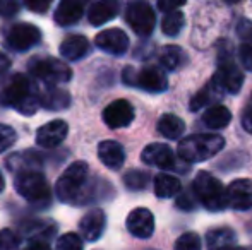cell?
<instances>
[{"label":"cell","instance_id":"1","mask_svg":"<svg viewBox=\"0 0 252 250\" xmlns=\"http://www.w3.org/2000/svg\"><path fill=\"white\" fill-rule=\"evenodd\" d=\"M0 105L17 110L21 115H34L40 108V91L24 74H16L0 91Z\"/></svg>","mask_w":252,"mask_h":250},{"label":"cell","instance_id":"2","mask_svg":"<svg viewBox=\"0 0 252 250\" xmlns=\"http://www.w3.org/2000/svg\"><path fill=\"white\" fill-rule=\"evenodd\" d=\"M225 146V139L218 134H194L179 142L177 153L186 163H199L218 154Z\"/></svg>","mask_w":252,"mask_h":250},{"label":"cell","instance_id":"3","mask_svg":"<svg viewBox=\"0 0 252 250\" xmlns=\"http://www.w3.org/2000/svg\"><path fill=\"white\" fill-rule=\"evenodd\" d=\"M14 187L23 199H26L31 206L45 209L52 204V192L47 178L41 171H26L16 175Z\"/></svg>","mask_w":252,"mask_h":250},{"label":"cell","instance_id":"4","mask_svg":"<svg viewBox=\"0 0 252 250\" xmlns=\"http://www.w3.org/2000/svg\"><path fill=\"white\" fill-rule=\"evenodd\" d=\"M88 175H90V167H88L86 161H74L70 167L65 168V171L57 180V199L62 200V202L76 204L81 190L88 182Z\"/></svg>","mask_w":252,"mask_h":250},{"label":"cell","instance_id":"5","mask_svg":"<svg viewBox=\"0 0 252 250\" xmlns=\"http://www.w3.org/2000/svg\"><path fill=\"white\" fill-rule=\"evenodd\" d=\"M192 192L197 202H201L208 211H223L226 207L225 187L208 171H199L196 175L192 182Z\"/></svg>","mask_w":252,"mask_h":250},{"label":"cell","instance_id":"6","mask_svg":"<svg viewBox=\"0 0 252 250\" xmlns=\"http://www.w3.org/2000/svg\"><path fill=\"white\" fill-rule=\"evenodd\" d=\"M30 72L34 79L47 84V87H57L60 83H69L72 79V70L65 62L53 57H40L30 62Z\"/></svg>","mask_w":252,"mask_h":250},{"label":"cell","instance_id":"7","mask_svg":"<svg viewBox=\"0 0 252 250\" xmlns=\"http://www.w3.org/2000/svg\"><path fill=\"white\" fill-rule=\"evenodd\" d=\"M122 77L126 84L139 87L148 93H163L168 87L166 74L159 67H144L141 70H136L134 67H126Z\"/></svg>","mask_w":252,"mask_h":250},{"label":"cell","instance_id":"8","mask_svg":"<svg viewBox=\"0 0 252 250\" xmlns=\"http://www.w3.org/2000/svg\"><path fill=\"white\" fill-rule=\"evenodd\" d=\"M126 21L137 36H150L155 29L156 16L150 3L146 2H130L126 9Z\"/></svg>","mask_w":252,"mask_h":250},{"label":"cell","instance_id":"9","mask_svg":"<svg viewBox=\"0 0 252 250\" xmlns=\"http://www.w3.org/2000/svg\"><path fill=\"white\" fill-rule=\"evenodd\" d=\"M7 45L16 52H26L30 48L36 47L41 40V31L34 24L17 23L10 26L5 34Z\"/></svg>","mask_w":252,"mask_h":250},{"label":"cell","instance_id":"10","mask_svg":"<svg viewBox=\"0 0 252 250\" xmlns=\"http://www.w3.org/2000/svg\"><path fill=\"white\" fill-rule=\"evenodd\" d=\"M211 83L218 87L221 93H239L244 84V74L239 67L235 65L230 58L220 63L218 70L213 76Z\"/></svg>","mask_w":252,"mask_h":250},{"label":"cell","instance_id":"11","mask_svg":"<svg viewBox=\"0 0 252 250\" xmlns=\"http://www.w3.org/2000/svg\"><path fill=\"white\" fill-rule=\"evenodd\" d=\"M94 45L106 54L120 57L129 50V36L126 34V31L119 29V28H112V29H105L98 33L94 38Z\"/></svg>","mask_w":252,"mask_h":250},{"label":"cell","instance_id":"12","mask_svg":"<svg viewBox=\"0 0 252 250\" xmlns=\"http://www.w3.org/2000/svg\"><path fill=\"white\" fill-rule=\"evenodd\" d=\"M226 207L235 211H249L252 207V182L247 178H240L225 189Z\"/></svg>","mask_w":252,"mask_h":250},{"label":"cell","instance_id":"13","mask_svg":"<svg viewBox=\"0 0 252 250\" xmlns=\"http://www.w3.org/2000/svg\"><path fill=\"white\" fill-rule=\"evenodd\" d=\"M141 160L146 165L151 167H158L161 170H173L177 168V158L173 154L172 147L166 144L153 142L150 146H146L141 154Z\"/></svg>","mask_w":252,"mask_h":250},{"label":"cell","instance_id":"14","mask_svg":"<svg viewBox=\"0 0 252 250\" xmlns=\"http://www.w3.org/2000/svg\"><path fill=\"white\" fill-rule=\"evenodd\" d=\"M134 120V108L127 100H115L103 110V122L110 129H122Z\"/></svg>","mask_w":252,"mask_h":250},{"label":"cell","instance_id":"15","mask_svg":"<svg viewBox=\"0 0 252 250\" xmlns=\"http://www.w3.org/2000/svg\"><path fill=\"white\" fill-rule=\"evenodd\" d=\"M127 230L136 238H150L155 231V216L146 207H137L127 216Z\"/></svg>","mask_w":252,"mask_h":250},{"label":"cell","instance_id":"16","mask_svg":"<svg viewBox=\"0 0 252 250\" xmlns=\"http://www.w3.org/2000/svg\"><path fill=\"white\" fill-rule=\"evenodd\" d=\"M106 228V216L100 207L90 209L79 221V231L81 237L88 242H96L101 238L103 231Z\"/></svg>","mask_w":252,"mask_h":250},{"label":"cell","instance_id":"17","mask_svg":"<svg viewBox=\"0 0 252 250\" xmlns=\"http://www.w3.org/2000/svg\"><path fill=\"white\" fill-rule=\"evenodd\" d=\"M67 132H69V127H67L65 122L52 120L36 130V144L45 147V149H52V147L59 146L60 142H63Z\"/></svg>","mask_w":252,"mask_h":250},{"label":"cell","instance_id":"18","mask_svg":"<svg viewBox=\"0 0 252 250\" xmlns=\"http://www.w3.org/2000/svg\"><path fill=\"white\" fill-rule=\"evenodd\" d=\"M43 163L41 158L33 151H23V153H14L12 156L7 158V168L14 175L26 173V171H40Z\"/></svg>","mask_w":252,"mask_h":250},{"label":"cell","instance_id":"19","mask_svg":"<svg viewBox=\"0 0 252 250\" xmlns=\"http://www.w3.org/2000/svg\"><path fill=\"white\" fill-rule=\"evenodd\" d=\"M98 158L110 170H120L126 161V151L117 140H103L98 144Z\"/></svg>","mask_w":252,"mask_h":250},{"label":"cell","instance_id":"20","mask_svg":"<svg viewBox=\"0 0 252 250\" xmlns=\"http://www.w3.org/2000/svg\"><path fill=\"white\" fill-rule=\"evenodd\" d=\"M90 52V41L83 34H70L60 43V55L65 60L76 62L84 58Z\"/></svg>","mask_w":252,"mask_h":250},{"label":"cell","instance_id":"21","mask_svg":"<svg viewBox=\"0 0 252 250\" xmlns=\"http://www.w3.org/2000/svg\"><path fill=\"white\" fill-rule=\"evenodd\" d=\"M70 94L62 87H45L40 91V107L47 108L48 111H62L69 108Z\"/></svg>","mask_w":252,"mask_h":250},{"label":"cell","instance_id":"22","mask_svg":"<svg viewBox=\"0 0 252 250\" xmlns=\"http://www.w3.org/2000/svg\"><path fill=\"white\" fill-rule=\"evenodd\" d=\"M119 2L115 0H101V2L91 3L90 10H88V21L93 26H103L105 23L112 21L113 17L119 14Z\"/></svg>","mask_w":252,"mask_h":250},{"label":"cell","instance_id":"23","mask_svg":"<svg viewBox=\"0 0 252 250\" xmlns=\"http://www.w3.org/2000/svg\"><path fill=\"white\" fill-rule=\"evenodd\" d=\"M84 14V5L81 2H76V0H63L57 5L55 10V23L59 26H72L77 21L83 17Z\"/></svg>","mask_w":252,"mask_h":250},{"label":"cell","instance_id":"24","mask_svg":"<svg viewBox=\"0 0 252 250\" xmlns=\"http://www.w3.org/2000/svg\"><path fill=\"white\" fill-rule=\"evenodd\" d=\"M208 250H233L237 247V237L232 228H215L206 237Z\"/></svg>","mask_w":252,"mask_h":250},{"label":"cell","instance_id":"25","mask_svg":"<svg viewBox=\"0 0 252 250\" xmlns=\"http://www.w3.org/2000/svg\"><path fill=\"white\" fill-rule=\"evenodd\" d=\"M230 122H232V111L223 105H211L202 115V124L213 130L225 129Z\"/></svg>","mask_w":252,"mask_h":250},{"label":"cell","instance_id":"26","mask_svg":"<svg viewBox=\"0 0 252 250\" xmlns=\"http://www.w3.org/2000/svg\"><path fill=\"white\" fill-rule=\"evenodd\" d=\"M182 184L175 175L159 173L155 177V194L159 199H170L173 195H179Z\"/></svg>","mask_w":252,"mask_h":250},{"label":"cell","instance_id":"27","mask_svg":"<svg viewBox=\"0 0 252 250\" xmlns=\"http://www.w3.org/2000/svg\"><path fill=\"white\" fill-rule=\"evenodd\" d=\"M156 129H158V132L161 134L163 137H166V139H179V137H182L184 130H186V124H184L182 118L177 117V115L165 113L159 117Z\"/></svg>","mask_w":252,"mask_h":250},{"label":"cell","instance_id":"28","mask_svg":"<svg viewBox=\"0 0 252 250\" xmlns=\"http://www.w3.org/2000/svg\"><path fill=\"white\" fill-rule=\"evenodd\" d=\"M159 65L166 70H177L184 63V50L177 45H166L159 50Z\"/></svg>","mask_w":252,"mask_h":250},{"label":"cell","instance_id":"29","mask_svg":"<svg viewBox=\"0 0 252 250\" xmlns=\"http://www.w3.org/2000/svg\"><path fill=\"white\" fill-rule=\"evenodd\" d=\"M221 91L215 86L213 83H209L208 86H204L196 96L190 100V110L192 111H199L206 107H211V103L215 100H218Z\"/></svg>","mask_w":252,"mask_h":250},{"label":"cell","instance_id":"30","mask_svg":"<svg viewBox=\"0 0 252 250\" xmlns=\"http://www.w3.org/2000/svg\"><path fill=\"white\" fill-rule=\"evenodd\" d=\"M184 26H186V17H184L182 10H173V12L165 14V17H163V21H161L163 34H166V36H170V38L180 34Z\"/></svg>","mask_w":252,"mask_h":250},{"label":"cell","instance_id":"31","mask_svg":"<svg viewBox=\"0 0 252 250\" xmlns=\"http://www.w3.org/2000/svg\"><path fill=\"white\" fill-rule=\"evenodd\" d=\"M150 173L143 170H129L124 175V185L129 190H144L150 185Z\"/></svg>","mask_w":252,"mask_h":250},{"label":"cell","instance_id":"32","mask_svg":"<svg viewBox=\"0 0 252 250\" xmlns=\"http://www.w3.org/2000/svg\"><path fill=\"white\" fill-rule=\"evenodd\" d=\"M175 250H202L201 237L194 231L182 233L175 242Z\"/></svg>","mask_w":252,"mask_h":250},{"label":"cell","instance_id":"33","mask_svg":"<svg viewBox=\"0 0 252 250\" xmlns=\"http://www.w3.org/2000/svg\"><path fill=\"white\" fill-rule=\"evenodd\" d=\"M55 250H83V238L77 233H65L57 238Z\"/></svg>","mask_w":252,"mask_h":250},{"label":"cell","instance_id":"34","mask_svg":"<svg viewBox=\"0 0 252 250\" xmlns=\"http://www.w3.org/2000/svg\"><path fill=\"white\" fill-rule=\"evenodd\" d=\"M21 237L16 231L9 230H0V250H19Z\"/></svg>","mask_w":252,"mask_h":250},{"label":"cell","instance_id":"35","mask_svg":"<svg viewBox=\"0 0 252 250\" xmlns=\"http://www.w3.org/2000/svg\"><path fill=\"white\" fill-rule=\"evenodd\" d=\"M17 140V134L12 127L0 124V153L10 149Z\"/></svg>","mask_w":252,"mask_h":250},{"label":"cell","instance_id":"36","mask_svg":"<svg viewBox=\"0 0 252 250\" xmlns=\"http://www.w3.org/2000/svg\"><path fill=\"white\" fill-rule=\"evenodd\" d=\"M196 204H197V199H196V195H194L192 190H190V192L179 194V199H177V206H179V209L192 211L194 207H196Z\"/></svg>","mask_w":252,"mask_h":250},{"label":"cell","instance_id":"37","mask_svg":"<svg viewBox=\"0 0 252 250\" xmlns=\"http://www.w3.org/2000/svg\"><path fill=\"white\" fill-rule=\"evenodd\" d=\"M239 58L244 69L252 72V43H242L239 48Z\"/></svg>","mask_w":252,"mask_h":250},{"label":"cell","instance_id":"38","mask_svg":"<svg viewBox=\"0 0 252 250\" xmlns=\"http://www.w3.org/2000/svg\"><path fill=\"white\" fill-rule=\"evenodd\" d=\"M237 34L242 38L244 43H252V21L242 19L237 26Z\"/></svg>","mask_w":252,"mask_h":250},{"label":"cell","instance_id":"39","mask_svg":"<svg viewBox=\"0 0 252 250\" xmlns=\"http://www.w3.org/2000/svg\"><path fill=\"white\" fill-rule=\"evenodd\" d=\"M17 10H19V3L17 2H9V0L0 2V16L2 17H12Z\"/></svg>","mask_w":252,"mask_h":250},{"label":"cell","instance_id":"40","mask_svg":"<svg viewBox=\"0 0 252 250\" xmlns=\"http://www.w3.org/2000/svg\"><path fill=\"white\" fill-rule=\"evenodd\" d=\"M26 7L28 9H31V10H34V12H45V10L50 7V0H28L26 2Z\"/></svg>","mask_w":252,"mask_h":250},{"label":"cell","instance_id":"41","mask_svg":"<svg viewBox=\"0 0 252 250\" xmlns=\"http://www.w3.org/2000/svg\"><path fill=\"white\" fill-rule=\"evenodd\" d=\"M242 125L244 129L247 130L249 134H252V101L247 105V108L244 110V115H242Z\"/></svg>","mask_w":252,"mask_h":250},{"label":"cell","instance_id":"42","mask_svg":"<svg viewBox=\"0 0 252 250\" xmlns=\"http://www.w3.org/2000/svg\"><path fill=\"white\" fill-rule=\"evenodd\" d=\"M186 2H158V9L163 10L165 14L173 12V10H179V7H182Z\"/></svg>","mask_w":252,"mask_h":250},{"label":"cell","instance_id":"43","mask_svg":"<svg viewBox=\"0 0 252 250\" xmlns=\"http://www.w3.org/2000/svg\"><path fill=\"white\" fill-rule=\"evenodd\" d=\"M9 69H10V58L7 57L5 54H2V52H0V76H2V74H5Z\"/></svg>","mask_w":252,"mask_h":250},{"label":"cell","instance_id":"44","mask_svg":"<svg viewBox=\"0 0 252 250\" xmlns=\"http://www.w3.org/2000/svg\"><path fill=\"white\" fill-rule=\"evenodd\" d=\"M24 250H50V247H48V244H43V242H33L30 247Z\"/></svg>","mask_w":252,"mask_h":250},{"label":"cell","instance_id":"45","mask_svg":"<svg viewBox=\"0 0 252 250\" xmlns=\"http://www.w3.org/2000/svg\"><path fill=\"white\" fill-rule=\"evenodd\" d=\"M5 189V180H3V177H2V173H0V192Z\"/></svg>","mask_w":252,"mask_h":250},{"label":"cell","instance_id":"46","mask_svg":"<svg viewBox=\"0 0 252 250\" xmlns=\"http://www.w3.org/2000/svg\"><path fill=\"white\" fill-rule=\"evenodd\" d=\"M233 250H246V249H240V247H235V249H233Z\"/></svg>","mask_w":252,"mask_h":250},{"label":"cell","instance_id":"47","mask_svg":"<svg viewBox=\"0 0 252 250\" xmlns=\"http://www.w3.org/2000/svg\"><path fill=\"white\" fill-rule=\"evenodd\" d=\"M251 101H252V100H251Z\"/></svg>","mask_w":252,"mask_h":250}]
</instances>
